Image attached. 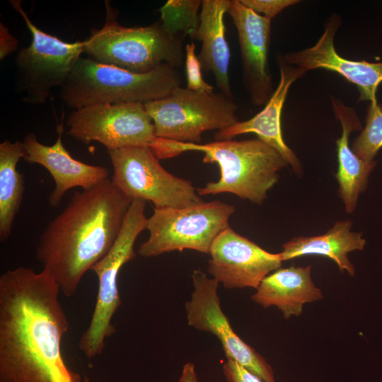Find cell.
Listing matches in <instances>:
<instances>
[{
  "label": "cell",
  "instance_id": "1",
  "mask_svg": "<svg viewBox=\"0 0 382 382\" xmlns=\"http://www.w3.org/2000/svg\"><path fill=\"white\" fill-rule=\"evenodd\" d=\"M60 293L44 269L20 267L0 276V382H83L63 359L69 321Z\"/></svg>",
  "mask_w": 382,
  "mask_h": 382
},
{
  "label": "cell",
  "instance_id": "2",
  "mask_svg": "<svg viewBox=\"0 0 382 382\" xmlns=\"http://www.w3.org/2000/svg\"><path fill=\"white\" fill-rule=\"evenodd\" d=\"M132 202L109 178L91 189L75 191L45 228L36 257L64 296H73L86 272L109 252Z\"/></svg>",
  "mask_w": 382,
  "mask_h": 382
},
{
  "label": "cell",
  "instance_id": "3",
  "mask_svg": "<svg viewBox=\"0 0 382 382\" xmlns=\"http://www.w3.org/2000/svg\"><path fill=\"white\" fill-rule=\"evenodd\" d=\"M150 148L158 159L186 151L204 153L203 162L216 163L221 175L217 181L198 188L199 196L232 193L257 204L264 202L279 180V171L287 165L277 150L259 138L200 144L156 137Z\"/></svg>",
  "mask_w": 382,
  "mask_h": 382
},
{
  "label": "cell",
  "instance_id": "4",
  "mask_svg": "<svg viewBox=\"0 0 382 382\" xmlns=\"http://www.w3.org/2000/svg\"><path fill=\"white\" fill-rule=\"evenodd\" d=\"M181 84L178 68L163 65L144 74L80 57L60 97L74 110L102 103H146L168 96Z\"/></svg>",
  "mask_w": 382,
  "mask_h": 382
},
{
  "label": "cell",
  "instance_id": "5",
  "mask_svg": "<svg viewBox=\"0 0 382 382\" xmlns=\"http://www.w3.org/2000/svg\"><path fill=\"white\" fill-rule=\"evenodd\" d=\"M105 4L104 25L92 29L83 41V53L89 59L139 74L166 64L175 68L182 65L185 37L170 33L160 20L147 26H122L108 1Z\"/></svg>",
  "mask_w": 382,
  "mask_h": 382
},
{
  "label": "cell",
  "instance_id": "6",
  "mask_svg": "<svg viewBox=\"0 0 382 382\" xmlns=\"http://www.w3.org/2000/svg\"><path fill=\"white\" fill-rule=\"evenodd\" d=\"M146 202L142 199L132 202L113 245L91 269L98 278V293L89 324L79 342V348L88 359L100 354L107 339L116 332L112 318L122 304L118 275L122 266L135 258L136 240L147 229Z\"/></svg>",
  "mask_w": 382,
  "mask_h": 382
},
{
  "label": "cell",
  "instance_id": "7",
  "mask_svg": "<svg viewBox=\"0 0 382 382\" xmlns=\"http://www.w3.org/2000/svg\"><path fill=\"white\" fill-rule=\"evenodd\" d=\"M10 4L22 16L31 35L27 47L15 57L16 90L23 102L41 105L50 98L52 89L63 87L83 53L82 42H67L37 28L28 16L20 1Z\"/></svg>",
  "mask_w": 382,
  "mask_h": 382
},
{
  "label": "cell",
  "instance_id": "8",
  "mask_svg": "<svg viewBox=\"0 0 382 382\" xmlns=\"http://www.w3.org/2000/svg\"><path fill=\"white\" fill-rule=\"evenodd\" d=\"M144 107L156 137L180 142L199 144L204 132L220 131L238 122L236 104L221 92H199L180 86Z\"/></svg>",
  "mask_w": 382,
  "mask_h": 382
},
{
  "label": "cell",
  "instance_id": "9",
  "mask_svg": "<svg viewBox=\"0 0 382 382\" xmlns=\"http://www.w3.org/2000/svg\"><path fill=\"white\" fill-rule=\"evenodd\" d=\"M233 206L219 200L180 208H154L148 218L149 238L138 253L143 257L185 249L209 254L216 238L229 228Z\"/></svg>",
  "mask_w": 382,
  "mask_h": 382
},
{
  "label": "cell",
  "instance_id": "10",
  "mask_svg": "<svg viewBox=\"0 0 382 382\" xmlns=\"http://www.w3.org/2000/svg\"><path fill=\"white\" fill-rule=\"evenodd\" d=\"M113 169L111 181L132 201L151 202L154 208L180 209L204 201L190 180L163 168L149 146L108 151Z\"/></svg>",
  "mask_w": 382,
  "mask_h": 382
},
{
  "label": "cell",
  "instance_id": "11",
  "mask_svg": "<svg viewBox=\"0 0 382 382\" xmlns=\"http://www.w3.org/2000/svg\"><path fill=\"white\" fill-rule=\"evenodd\" d=\"M67 134L88 144L100 143L108 151L130 146H150L156 138L153 121L144 104L102 103L72 111L67 117Z\"/></svg>",
  "mask_w": 382,
  "mask_h": 382
},
{
  "label": "cell",
  "instance_id": "12",
  "mask_svg": "<svg viewBox=\"0 0 382 382\" xmlns=\"http://www.w3.org/2000/svg\"><path fill=\"white\" fill-rule=\"evenodd\" d=\"M194 289L185 303L190 326L214 335L221 342L227 359H232L263 382H275L271 366L233 330L224 313L218 294L219 282L201 270L192 274Z\"/></svg>",
  "mask_w": 382,
  "mask_h": 382
},
{
  "label": "cell",
  "instance_id": "13",
  "mask_svg": "<svg viewBox=\"0 0 382 382\" xmlns=\"http://www.w3.org/2000/svg\"><path fill=\"white\" fill-rule=\"evenodd\" d=\"M207 272L226 289H257L262 279L283 262L279 253H269L231 227L214 241Z\"/></svg>",
  "mask_w": 382,
  "mask_h": 382
},
{
  "label": "cell",
  "instance_id": "14",
  "mask_svg": "<svg viewBox=\"0 0 382 382\" xmlns=\"http://www.w3.org/2000/svg\"><path fill=\"white\" fill-rule=\"evenodd\" d=\"M227 13L238 33L245 87L252 103L262 106L274 92L268 66L271 19L256 13L240 0H230Z\"/></svg>",
  "mask_w": 382,
  "mask_h": 382
},
{
  "label": "cell",
  "instance_id": "15",
  "mask_svg": "<svg viewBox=\"0 0 382 382\" xmlns=\"http://www.w3.org/2000/svg\"><path fill=\"white\" fill-rule=\"evenodd\" d=\"M341 18L332 14L316 43L308 48L285 54L282 59L287 64L306 72L316 69L334 71L357 86L359 100H376V91L382 83V62L356 61L341 57L336 51L334 39L341 25Z\"/></svg>",
  "mask_w": 382,
  "mask_h": 382
},
{
  "label": "cell",
  "instance_id": "16",
  "mask_svg": "<svg viewBox=\"0 0 382 382\" xmlns=\"http://www.w3.org/2000/svg\"><path fill=\"white\" fill-rule=\"evenodd\" d=\"M64 128L58 125V137L50 146L40 143L33 132L28 133L23 140L25 151L23 159L45 168L51 174L55 187L48 197L52 207H57L65 193L74 187L86 190L109 179L108 170L101 166L90 165L74 158L62 144Z\"/></svg>",
  "mask_w": 382,
  "mask_h": 382
},
{
  "label": "cell",
  "instance_id": "17",
  "mask_svg": "<svg viewBox=\"0 0 382 382\" xmlns=\"http://www.w3.org/2000/svg\"><path fill=\"white\" fill-rule=\"evenodd\" d=\"M279 81L265 108L252 118L237 122L234 125L218 131L215 134L216 141L232 139L247 133L255 134L260 139L277 150L286 164L294 171L300 173L301 166L295 153L284 142L281 117L288 91L296 80L303 76L306 71L303 69L287 64L278 58Z\"/></svg>",
  "mask_w": 382,
  "mask_h": 382
},
{
  "label": "cell",
  "instance_id": "18",
  "mask_svg": "<svg viewBox=\"0 0 382 382\" xmlns=\"http://www.w3.org/2000/svg\"><path fill=\"white\" fill-rule=\"evenodd\" d=\"M229 4L230 0H202L194 39L202 43L197 55L202 69L212 73L221 93L233 99L228 74L231 52L224 23Z\"/></svg>",
  "mask_w": 382,
  "mask_h": 382
},
{
  "label": "cell",
  "instance_id": "19",
  "mask_svg": "<svg viewBox=\"0 0 382 382\" xmlns=\"http://www.w3.org/2000/svg\"><path fill=\"white\" fill-rule=\"evenodd\" d=\"M331 102L335 115L342 125L341 137L336 140L338 168L335 177L339 185L338 194L347 213L351 214L357 207L360 193L367 187L369 177L376 162L360 158L349 146L351 132L361 129L355 111L335 98L332 97Z\"/></svg>",
  "mask_w": 382,
  "mask_h": 382
},
{
  "label": "cell",
  "instance_id": "20",
  "mask_svg": "<svg viewBox=\"0 0 382 382\" xmlns=\"http://www.w3.org/2000/svg\"><path fill=\"white\" fill-rule=\"evenodd\" d=\"M311 272V266L279 268L262 279L251 299L265 308L277 307L286 319L299 316L304 303L323 298Z\"/></svg>",
  "mask_w": 382,
  "mask_h": 382
},
{
  "label": "cell",
  "instance_id": "21",
  "mask_svg": "<svg viewBox=\"0 0 382 382\" xmlns=\"http://www.w3.org/2000/svg\"><path fill=\"white\" fill-rule=\"evenodd\" d=\"M350 220L337 221L325 233L315 236L294 237L282 245V260L308 255H323L335 261L340 271L353 277L355 270L347 254L364 248L366 240L362 233L351 231Z\"/></svg>",
  "mask_w": 382,
  "mask_h": 382
},
{
  "label": "cell",
  "instance_id": "22",
  "mask_svg": "<svg viewBox=\"0 0 382 382\" xmlns=\"http://www.w3.org/2000/svg\"><path fill=\"white\" fill-rule=\"evenodd\" d=\"M25 156L23 141L5 140L0 144V241L11 236L25 190L23 175L16 169Z\"/></svg>",
  "mask_w": 382,
  "mask_h": 382
},
{
  "label": "cell",
  "instance_id": "23",
  "mask_svg": "<svg viewBox=\"0 0 382 382\" xmlns=\"http://www.w3.org/2000/svg\"><path fill=\"white\" fill-rule=\"evenodd\" d=\"M200 0H168L161 7L160 21L172 35L194 39L199 23Z\"/></svg>",
  "mask_w": 382,
  "mask_h": 382
},
{
  "label": "cell",
  "instance_id": "24",
  "mask_svg": "<svg viewBox=\"0 0 382 382\" xmlns=\"http://www.w3.org/2000/svg\"><path fill=\"white\" fill-rule=\"evenodd\" d=\"M382 147V105L376 100L367 108L366 125L352 143V150L360 158L372 161Z\"/></svg>",
  "mask_w": 382,
  "mask_h": 382
},
{
  "label": "cell",
  "instance_id": "25",
  "mask_svg": "<svg viewBox=\"0 0 382 382\" xmlns=\"http://www.w3.org/2000/svg\"><path fill=\"white\" fill-rule=\"evenodd\" d=\"M195 50L196 46L193 41L185 45L186 88L199 92H214L213 86L203 79L202 66L195 53Z\"/></svg>",
  "mask_w": 382,
  "mask_h": 382
},
{
  "label": "cell",
  "instance_id": "26",
  "mask_svg": "<svg viewBox=\"0 0 382 382\" xmlns=\"http://www.w3.org/2000/svg\"><path fill=\"white\" fill-rule=\"evenodd\" d=\"M256 13L272 20L286 8L296 4L298 0H240Z\"/></svg>",
  "mask_w": 382,
  "mask_h": 382
},
{
  "label": "cell",
  "instance_id": "27",
  "mask_svg": "<svg viewBox=\"0 0 382 382\" xmlns=\"http://www.w3.org/2000/svg\"><path fill=\"white\" fill-rule=\"evenodd\" d=\"M223 371L227 382H263L232 359H227L223 366Z\"/></svg>",
  "mask_w": 382,
  "mask_h": 382
},
{
  "label": "cell",
  "instance_id": "28",
  "mask_svg": "<svg viewBox=\"0 0 382 382\" xmlns=\"http://www.w3.org/2000/svg\"><path fill=\"white\" fill-rule=\"evenodd\" d=\"M18 46V40L10 33L8 28L0 23V59L2 60L15 52Z\"/></svg>",
  "mask_w": 382,
  "mask_h": 382
},
{
  "label": "cell",
  "instance_id": "29",
  "mask_svg": "<svg viewBox=\"0 0 382 382\" xmlns=\"http://www.w3.org/2000/svg\"><path fill=\"white\" fill-rule=\"evenodd\" d=\"M178 382H198L195 366L192 362L186 363Z\"/></svg>",
  "mask_w": 382,
  "mask_h": 382
},
{
  "label": "cell",
  "instance_id": "30",
  "mask_svg": "<svg viewBox=\"0 0 382 382\" xmlns=\"http://www.w3.org/2000/svg\"><path fill=\"white\" fill-rule=\"evenodd\" d=\"M83 382H90L88 378H84Z\"/></svg>",
  "mask_w": 382,
  "mask_h": 382
}]
</instances>
